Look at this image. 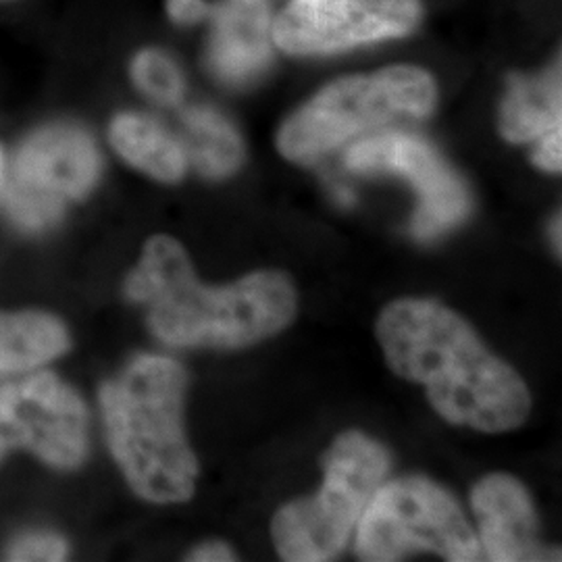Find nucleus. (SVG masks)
Here are the masks:
<instances>
[{"instance_id":"nucleus-1","label":"nucleus","mask_w":562,"mask_h":562,"mask_svg":"<svg viewBox=\"0 0 562 562\" xmlns=\"http://www.w3.org/2000/svg\"><path fill=\"white\" fill-rule=\"evenodd\" d=\"M375 334L392 371L425 385L446 422L503 434L527 419L531 396L521 375L490 352L471 325L442 302H392Z\"/></svg>"},{"instance_id":"nucleus-2","label":"nucleus","mask_w":562,"mask_h":562,"mask_svg":"<svg viewBox=\"0 0 562 562\" xmlns=\"http://www.w3.org/2000/svg\"><path fill=\"white\" fill-rule=\"evenodd\" d=\"M125 294L148 308V325L169 346L240 348L271 338L296 315V290L280 271H257L227 288H206L180 241H146Z\"/></svg>"},{"instance_id":"nucleus-3","label":"nucleus","mask_w":562,"mask_h":562,"mask_svg":"<svg viewBox=\"0 0 562 562\" xmlns=\"http://www.w3.org/2000/svg\"><path fill=\"white\" fill-rule=\"evenodd\" d=\"M186 373L180 362L144 355L101 390L109 446L125 480L150 503H183L194 494L199 462L181 411Z\"/></svg>"},{"instance_id":"nucleus-4","label":"nucleus","mask_w":562,"mask_h":562,"mask_svg":"<svg viewBox=\"0 0 562 562\" xmlns=\"http://www.w3.org/2000/svg\"><path fill=\"white\" fill-rule=\"evenodd\" d=\"M436 101V80L415 65L341 78L285 120L278 132V150L288 161H317L344 142L392 121L427 117Z\"/></svg>"},{"instance_id":"nucleus-5","label":"nucleus","mask_w":562,"mask_h":562,"mask_svg":"<svg viewBox=\"0 0 562 562\" xmlns=\"http://www.w3.org/2000/svg\"><path fill=\"white\" fill-rule=\"evenodd\" d=\"M323 469L317 496L285 504L273 517L271 536L283 561L336 559L387 477L390 454L364 434L346 431L323 454Z\"/></svg>"},{"instance_id":"nucleus-6","label":"nucleus","mask_w":562,"mask_h":562,"mask_svg":"<svg viewBox=\"0 0 562 562\" xmlns=\"http://www.w3.org/2000/svg\"><path fill=\"white\" fill-rule=\"evenodd\" d=\"M411 550H431L450 562L477 561L482 554L461 506L438 483L423 477L382 485L357 525L362 561H401Z\"/></svg>"},{"instance_id":"nucleus-7","label":"nucleus","mask_w":562,"mask_h":562,"mask_svg":"<svg viewBox=\"0 0 562 562\" xmlns=\"http://www.w3.org/2000/svg\"><path fill=\"white\" fill-rule=\"evenodd\" d=\"M102 157L94 138L74 123H50L21 142L7 161L4 202L13 222L44 229L69 202L81 201L101 180Z\"/></svg>"},{"instance_id":"nucleus-8","label":"nucleus","mask_w":562,"mask_h":562,"mask_svg":"<svg viewBox=\"0 0 562 562\" xmlns=\"http://www.w3.org/2000/svg\"><path fill=\"white\" fill-rule=\"evenodd\" d=\"M419 0H292L271 23V41L288 55H334L411 34Z\"/></svg>"},{"instance_id":"nucleus-9","label":"nucleus","mask_w":562,"mask_h":562,"mask_svg":"<svg viewBox=\"0 0 562 562\" xmlns=\"http://www.w3.org/2000/svg\"><path fill=\"white\" fill-rule=\"evenodd\" d=\"M346 167L357 173H394L415 186L419 206L413 217V236L427 241L464 222L471 196L464 181L422 138L392 132L357 142L348 148Z\"/></svg>"},{"instance_id":"nucleus-10","label":"nucleus","mask_w":562,"mask_h":562,"mask_svg":"<svg viewBox=\"0 0 562 562\" xmlns=\"http://www.w3.org/2000/svg\"><path fill=\"white\" fill-rule=\"evenodd\" d=\"M15 446L55 467H78L88 448V415L80 396L50 373L0 387V457Z\"/></svg>"},{"instance_id":"nucleus-11","label":"nucleus","mask_w":562,"mask_h":562,"mask_svg":"<svg viewBox=\"0 0 562 562\" xmlns=\"http://www.w3.org/2000/svg\"><path fill=\"white\" fill-rule=\"evenodd\" d=\"M471 506L480 522V548L492 562L559 559L538 540L536 508L521 483L510 475L483 477L471 492Z\"/></svg>"},{"instance_id":"nucleus-12","label":"nucleus","mask_w":562,"mask_h":562,"mask_svg":"<svg viewBox=\"0 0 562 562\" xmlns=\"http://www.w3.org/2000/svg\"><path fill=\"white\" fill-rule=\"evenodd\" d=\"M213 34L206 48L209 69L241 86L255 80L271 60V18L267 0H225L213 9Z\"/></svg>"},{"instance_id":"nucleus-13","label":"nucleus","mask_w":562,"mask_h":562,"mask_svg":"<svg viewBox=\"0 0 562 562\" xmlns=\"http://www.w3.org/2000/svg\"><path fill=\"white\" fill-rule=\"evenodd\" d=\"M109 142L123 161L162 183L180 181L190 165L181 138L138 111H125L111 121Z\"/></svg>"},{"instance_id":"nucleus-14","label":"nucleus","mask_w":562,"mask_h":562,"mask_svg":"<svg viewBox=\"0 0 562 562\" xmlns=\"http://www.w3.org/2000/svg\"><path fill=\"white\" fill-rule=\"evenodd\" d=\"M561 65L538 78H513L501 111V132L513 144L538 142L562 125Z\"/></svg>"},{"instance_id":"nucleus-15","label":"nucleus","mask_w":562,"mask_h":562,"mask_svg":"<svg viewBox=\"0 0 562 562\" xmlns=\"http://www.w3.org/2000/svg\"><path fill=\"white\" fill-rule=\"evenodd\" d=\"M181 123L186 130L183 148L188 162L202 176L220 180L232 176L240 167L244 146L236 127L209 106H190L183 111Z\"/></svg>"},{"instance_id":"nucleus-16","label":"nucleus","mask_w":562,"mask_h":562,"mask_svg":"<svg viewBox=\"0 0 562 562\" xmlns=\"http://www.w3.org/2000/svg\"><path fill=\"white\" fill-rule=\"evenodd\" d=\"M67 344L65 327L48 315H0V378L59 357Z\"/></svg>"},{"instance_id":"nucleus-17","label":"nucleus","mask_w":562,"mask_h":562,"mask_svg":"<svg viewBox=\"0 0 562 562\" xmlns=\"http://www.w3.org/2000/svg\"><path fill=\"white\" fill-rule=\"evenodd\" d=\"M130 78L150 101L173 106L186 94V78L176 59L162 48H142L130 63Z\"/></svg>"},{"instance_id":"nucleus-18","label":"nucleus","mask_w":562,"mask_h":562,"mask_svg":"<svg viewBox=\"0 0 562 562\" xmlns=\"http://www.w3.org/2000/svg\"><path fill=\"white\" fill-rule=\"evenodd\" d=\"M67 557L65 542L50 533L25 536L9 550L11 561H63Z\"/></svg>"},{"instance_id":"nucleus-19","label":"nucleus","mask_w":562,"mask_h":562,"mask_svg":"<svg viewBox=\"0 0 562 562\" xmlns=\"http://www.w3.org/2000/svg\"><path fill=\"white\" fill-rule=\"evenodd\" d=\"M562 132L559 130H552L548 132L546 136H542L538 140V146L533 150V162L548 171V173H559L562 167Z\"/></svg>"},{"instance_id":"nucleus-20","label":"nucleus","mask_w":562,"mask_h":562,"mask_svg":"<svg viewBox=\"0 0 562 562\" xmlns=\"http://www.w3.org/2000/svg\"><path fill=\"white\" fill-rule=\"evenodd\" d=\"M167 15L178 25H196L211 18L213 9L204 0H167Z\"/></svg>"},{"instance_id":"nucleus-21","label":"nucleus","mask_w":562,"mask_h":562,"mask_svg":"<svg viewBox=\"0 0 562 562\" xmlns=\"http://www.w3.org/2000/svg\"><path fill=\"white\" fill-rule=\"evenodd\" d=\"M234 559H236L234 552L222 542L202 543L190 554V561L199 562L234 561Z\"/></svg>"},{"instance_id":"nucleus-22","label":"nucleus","mask_w":562,"mask_h":562,"mask_svg":"<svg viewBox=\"0 0 562 562\" xmlns=\"http://www.w3.org/2000/svg\"><path fill=\"white\" fill-rule=\"evenodd\" d=\"M561 225V215H557L554 222H552V241H554V246H557L559 252H561L562 248Z\"/></svg>"},{"instance_id":"nucleus-23","label":"nucleus","mask_w":562,"mask_h":562,"mask_svg":"<svg viewBox=\"0 0 562 562\" xmlns=\"http://www.w3.org/2000/svg\"><path fill=\"white\" fill-rule=\"evenodd\" d=\"M4 173H7V157H4V150L0 146V192H2V186H4Z\"/></svg>"},{"instance_id":"nucleus-24","label":"nucleus","mask_w":562,"mask_h":562,"mask_svg":"<svg viewBox=\"0 0 562 562\" xmlns=\"http://www.w3.org/2000/svg\"><path fill=\"white\" fill-rule=\"evenodd\" d=\"M0 2L4 4V2H20V0H0Z\"/></svg>"}]
</instances>
